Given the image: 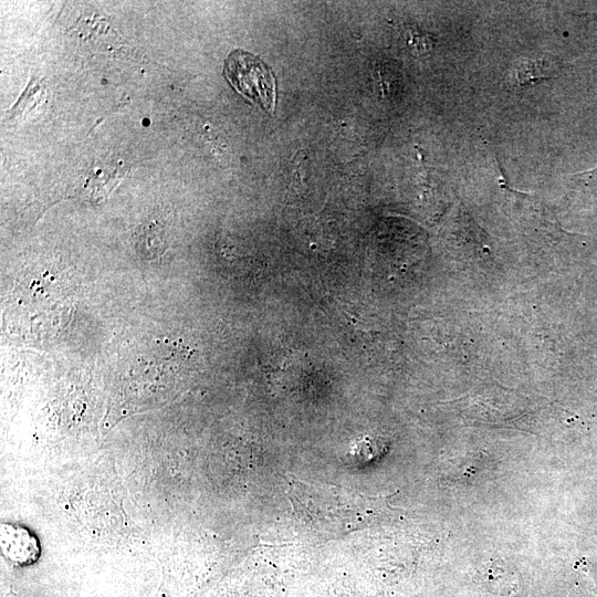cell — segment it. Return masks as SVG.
I'll return each instance as SVG.
<instances>
[{
    "label": "cell",
    "instance_id": "6da1fadb",
    "mask_svg": "<svg viewBox=\"0 0 597 597\" xmlns=\"http://www.w3.org/2000/svg\"><path fill=\"white\" fill-rule=\"evenodd\" d=\"M289 498L303 524L322 535L337 536L360 530L376 513L379 498L335 484L292 478Z\"/></svg>",
    "mask_w": 597,
    "mask_h": 597
},
{
    "label": "cell",
    "instance_id": "7a4b0ae2",
    "mask_svg": "<svg viewBox=\"0 0 597 597\" xmlns=\"http://www.w3.org/2000/svg\"><path fill=\"white\" fill-rule=\"evenodd\" d=\"M224 74L238 93L273 113L275 77L271 69L259 57L235 50L226 60Z\"/></svg>",
    "mask_w": 597,
    "mask_h": 597
},
{
    "label": "cell",
    "instance_id": "3957f363",
    "mask_svg": "<svg viewBox=\"0 0 597 597\" xmlns=\"http://www.w3.org/2000/svg\"><path fill=\"white\" fill-rule=\"evenodd\" d=\"M0 545L2 555L19 566L35 563L41 553L36 536L17 524L1 523Z\"/></svg>",
    "mask_w": 597,
    "mask_h": 597
},
{
    "label": "cell",
    "instance_id": "277c9868",
    "mask_svg": "<svg viewBox=\"0 0 597 597\" xmlns=\"http://www.w3.org/2000/svg\"><path fill=\"white\" fill-rule=\"evenodd\" d=\"M554 73V65L545 57H521L513 63L506 83L510 87H520L548 78Z\"/></svg>",
    "mask_w": 597,
    "mask_h": 597
},
{
    "label": "cell",
    "instance_id": "5b68a950",
    "mask_svg": "<svg viewBox=\"0 0 597 597\" xmlns=\"http://www.w3.org/2000/svg\"><path fill=\"white\" fill-rule=\"evenodd\" d=\"M486 587L501 596H515L520 591V583L512 573L492 569L484 574Z\"/></svg>",
    "mask_w": 597,
    "mask_h": 597
},
{
    "label": "cell",
    "instance_id": "8992f818",
    "mask_svg": "<svg viewBox=\"0 0 597 597\" xmlns=\"http://www.w3.org/2000/svg\"><path fill=\"white\" fill-rule=\"evenodd\" d=\"M579 176L586 181L597 182V167L591 170L580 172Z\"/></svg>",
    "mask_w": 597,
    "mask_h": 597
},
{
    "label": "cell",
    "instance_id": "52a82bcc",
    "mask_svg": "<svg viewBox=\"0 0 597 597\" xmlns=\"http://www.w3.org/2000/svg\"><path fill=\"white\" fill-rule=\"evenodd\" d=\"M590 17H591L593 19H596V20H597V13H593V14H590Z\"/></svg>",
    "mask_w": 597,
    "mask_h": 597
}]
</instances>
